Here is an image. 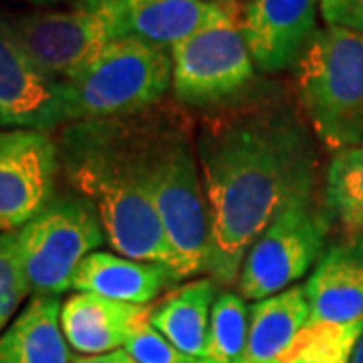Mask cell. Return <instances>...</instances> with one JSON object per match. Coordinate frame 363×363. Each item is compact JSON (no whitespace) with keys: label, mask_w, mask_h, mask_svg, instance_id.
<instances>
[{"label":"cell","mask_w":363,"mask_h":363,"mask_svg":"<svg viewBox=\"0 0 363 363\" xmlns=\"http://www.w3.org/2000/svg\"><path fill=\"white\" fill-rule=\"evenodd\" d=\"M362 333L363 319L345 325L309 323L269 363H351Z\"/></svg>","instance_id":"21"},{"label":"cell","mask_w":363,"mask_h":363,"mask_svg":"<svg viewBox=\"0 0 363 363\" xmlns=\"http://www.w3.org/2000/svg\"><path fill=\"white\" fill-rule=\"evenodd\" d=\"M65 85L69 123L140 116L172 89V55L142 40H116Z\"/></svg>","instance_id":"5"},{"label":"cell","mask_w":363,"mask_h":363,"mask_svg":"<svg viewBox=\"0 0 363 363\" xmlns=\"http://www.w3.org/2000/svg\"><path fill=\"white\" fill-rule=\"evenodd\" d=\"M295 93L315 140L329 152L363 143V35L319 28L297 63Z\"/></svg>","instance_id":"4"},{"label":"cell","mask_w":363,"mask_h":363,"mask_svg":"<svg viewBox=\"0 0 363 363\" xmlns=\"http://www.w3.org/2000/svg\"><path fill=\"white\" fill-rule=\"evenodd\" d=\"M23 2L39 4V6H51V4H57V2H61V0H23Z\"/></svg>","instance_id":"28"},{"label":"cell","mask_w":363,"mask_h":363,"mask_svg":"<svg viewBox=\"0 0 363 363\" xmlns=\"http://www.w3.org/2000/svg\"><path fill=\"white\" fill-rule=\"evenodd\" d=\"M169 55L174 99L194 109L233 104L257 75L236 0H224L222 13L172 47Z\"/></svg>","instance_id":"6"},{"label":"cell","mask_w":363,"mask_h":363,"mask_svg":"<svg viewBox=\"0 0 363 363\" xmlns=\"http://www.w3.org/2000/svg\"><path fill=\"white\" fill-rule=\"evenodd\" d=\"M309 323H355L363 319V233L329 247L303 285Z\"/></svg>","instance_id":"14"},{"label":"cell","mask_w":363,"mask_h":363,"mask_svg":"<svg viewBox=\"0 0 363 363\" xmlns=\"http://www.w3.org/2000/svg\"><path fill=\"white\" fill-rule=\"evenodd\" d=\"M218 295L220 285L210 277L176 286L150 307V325L176 350L202 363L206 353L210 315Z\"/></svg>","instance_id":"17"},{"label":"cell","mask_w":363,"mask_h":363,"mask_svg":"<svg viewBox=\"0 0 363 363\" xmlns=\"http://www.w3.org/2000/svg\"><path fill=\"white\" fill-rule=\"evenodd\" d=\"M311 319L303 285H295L248 307V341L242 363H269L293 343Z\"/></svg>","instance_id":"19"},{"label":"cell","mask_w":363,"mask_h":363,"mask_svg":"<svg viewBox=\"0 0 363 363\" xmlns=\"http://www.w3.org/2000/svg\"><path fill=\"white\" fill-rule=\"evenodd\" d=\"M145 184L178 279L208 274L210 218L196 152V125L182 111H143Z\"/></svg>","instance_id":"3"},{"label":"cell","mask_w":363,"mask_h":363,"mask_svg":"<svg viewBox=\"0 0 363 363\" xmlns=\"http://www.w3.org/2000/svg\"><path fill=\"white\" fill-rule=\"evenodd\" d=\"M145 323H150L147 305L121 303L91 293H75L61 307L67 343L79 355L123 350Z\"/></svg>","instance_id":"15"},{"label":"cell","mask_w":363,"mask_h":363,"mask_svg":"<svg viewBox=\"0 0 363 363\" xmlns=\"http://www.w3.org/2000/svg\"><path fill=\"white\" fill-rule=\"evenodd\" d=\"M178 274L166 264L95 250L75 271L71 289L133 305H150L162 293L176 289Z\"/></svg>","instance_id":"16"},{"label":"cell","mask_w":363,"mask_h":363,"mask_svg":"<svg viewBox=\"0 0 363 363\" xmlns=\"http://www.w3.org/2000/svg\"><path fill=\"white\" fill-rule=\"evenodd\" d=\"M30 293L18 248L16 233L0 234V335L13 323L14 315Z\"/></svg>","instance_id":"23"},{"label":"cell","mask_w":363,"mask_h":363,"mask_svg":"<svg viewBox=\"0 0 363 363\" xmlns=\"http://www.w3.org/2000/svg\"><path fill=\"white\" fill-rule=\"evenodd\" d=\"M104 18L113 39L172 51L222 13L224 0H81Z\"/></svg>","instance_id":"12"},{"label":"cell","mask_w":363,"mask_h":363,"mask_svg":"<svg viewBox=\"0 0 363 363\" xmlns=\"http://www.w3.org/2000/svg\"><path fill=\"white\" fill-rule=\"evenodd\" d=\"M123 350L130 353V357L135 363H198L176 350L150 323L143 325Z\"/></svg>","instance_id":"24"},{"label":"cell","mask_w":363,"mask_h":363,"mask_svg":"<svg viewBox=\"0 0 363 363\" xmlns=\"http://www.w3.org/2000/svg\"><path fill=\"white\" fill-rule=\"evenodd\" d=\"M321 0H248L242 30L260 73L297 67L303 51L319 30Z\"/></svg>","instance_id":"13"},{"label":"cell","mask_w":363,"mask_h":363,"mask_svg":"<svg viewBox=\"0 0 363 363\" xmlns=\"http://www.w3.org/2000/svg\"><path fill=\"white\" fill-rule=\"evenodd\" d=\"M71 363H135L130 357V353L125 350L111 351V353H104V355H81V357H73Z\"/></svg>","instance_id":"26"},{"label":"cell","mask_w":363,"mask_h":363,"mask_svg":"<svg viewBox=\"0 0 363 363\" xmlns=\"http://www.w3.org/2000/svg\"><path fill=\"white\" fill-rule=\"evenodd\" d=\"M59 295H35L0 335V363H71Z\"/></svg>","instance_id":"18"},{"label":"cell","mask_w":363,"mask_h":363,"mask_svg":"<svg viewBox=\"0 0 363 363\" xmlns=\"http://www.w3.org/2000/svg\"><path fill=\"white\" fill-rule=\"evenodd\" d=\"M59 147L49 133L0 131V234L16 233L57 194Z\"/></svg>","instance_id":"11"},{"label":"cell","mask_w":363,"mask_h":363,"mask_svg":"<svg viewBox=\"0 0 363 363\" xmlns=\"http://www.w3.org/2000/svg\"><path fill=\"white\" fill-rule=\"evenodd\" d=\"M105 242L104 224L89 200L73 190L55 194L33 220L16 230V248L30 293L69 291L79 264Z\"/></svg>","instance_id":"8"},{"label":"cell","mask_w":363,"mask_h":363,"mask_svg":"<svg viewBox=\"0 0 363 363\" xmlns=\"http://www.w3.org/2000/svg\"><path fill=\"white\" fill-rule=\"evenodd\" d=\"M333 220L317 190L291 198L248 248L238 274V295L272 297L307 277L327 250Z\"/></svg>","instance_id":"7"},{"label":"cell","mask_w":363,"mask_h":363,"mask_svg":"<svg viewBox=\"0 0 363 363\" xmlns=\"http://www.w3.org/2000/svg\"><path fill=\"white\" fill-rule=\"evenodd\" d=\"M321 16L329 26L363 35V0H321Z\"/></svg>","instance_id":"25"},{"label":"cell","mask_w":363,"mask_h":363,"mask_svg":"<svg viewBox=\"0 0 363 363\" xmlns=\"http://www.w3.org/2000/svg\"><path fill=\"white\" fill-rule=\"evenodd\" d=\"M0 123L43 133L69 125L67 85L37 63L4 13H0Z\"/></svg>","instance_id":"9"},{"label":"cell","mask_w":363,"mask_h":363,"mask_svg":"<svg viewBox=\"0 0 363 363\" xmlns=\"http://www.w3.org/2000/svg\"><path fill=\"white\" fill-rule=\"evenodd\" d=\"M351 363H363V333L362 337H359V341H357V345H355V350H353Z\"/></svg>","instance_id":"27"},{"label":"cell","mask_w":363,"mask_h":363,"mask_svg":"<svg viewBox=\"0 0 363 363\" xmlns=\"http://www.w3.org/2000/svg\"><path fill=\"white\" fill-rule=\"evenodd\" d=\"M323 202L347 236L363 233V143L333 154L325 172Z\"/></svg>","instance_id":"20"},{"label":"cell","mask_w":363,"mask_h":363,"mask_svg":"<svg viewBox=\"0 0 363 363\" xmlns=\"http://www.w3.org/2000/svg\"><path fill=\"white\" fill-rule=\"evenodd\" d=\"M196 152L210 218L208 277L234 286L272 216L317 190L315 135L298 104L262 91L216 107L196 128Z\"/></svg>","instance_id":"1"},{"label":"cell","mask_w":363,"mask_h":363,"mask_svg":"<svg viewBox=\"0 0 363 363\" xmlns=\"http://www.w3.org/2000/svg\"><path fill=\"white\" fill-rule=\"evenodd\" d=\"M57 147L61 174L71 190L97 210L107 245L121 257L174 271V257L145 184L143 113L69 123L61 128Z\"/></svg>","instance_id":"2"},{"label":"cell","mask_w":363,"mask_h":363,"mask_svg":"<svg viewBox=\"0 0 363 363\" xmlns=\"http://www.w3.org/2000/svg\"><path fill=\"white\" fill-rule=\"evenodd\" d=\"M9 21L37 63L63 83L116 43L107 23L81 0L65 11L9 14Z\"/></svg>","instance_id":"10"},{"label":"cell","mask_w":363,"mask_h":363,"mask_svg":"<svg viewBox=\"0 0 363 363\" xmlns=\"http://www.w3.org/2000/svg\"><path fill=\"white\" fill-rule=\"evenodd\" d=\"M247 341L248 307L245 298L233 291H220L210 315L202 363H242Z\"/></svg>","instance_id":"22"}]
</instances>
